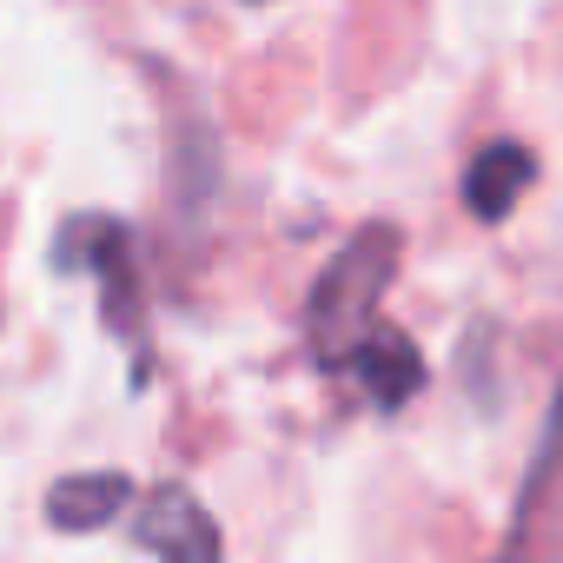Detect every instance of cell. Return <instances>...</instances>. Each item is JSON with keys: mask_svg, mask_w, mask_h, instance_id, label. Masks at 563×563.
Listing matches in <instances>:
<instances>
[{"mask_svg": "<svg viewBox=\"0 0 563 563\" xmlns=\"http://www.w3.org/2000/svg\"><path fill=\"white\" fill-rule=\"evenodd\" d=\"M133 497V484L120 471H93V477H60L54 497H47V517L60 530H93V523H113L120 504Z\"/></svg>", "mask_w": 563, "mask_h": 563, "instance_id": "277c9868", "label": "cell"}, {"mask_svg": "<svg viewBox=\"0 0 563 563\" xmlns=\"http://www.w3.org/2000/svg\"><path fill=\"white\" fill-rule=\"evenodd\" d=\"M352 372H358V385L372 391V405H405L418 385H424V365H418V352H411V339L405 332H391V325H378V332H365L358 345H352Z\"/></svg>", "mask_w": 563, "mask_h": 563, "instance_id": "3957f363", "label": "cell"}, {"mask_svg": "<svg viewBox=\"0 0 563 563\" xmlns=\"http://www.w3.org/2000/svg\"><path fill=\"white\" fill-rule=\"evenodd\" d=\"M523 186H530V153L523 146H484V159L464 173V206L477 219H504Z\"/></svg>", "mask_w": 563, "mask_h": 563, "instance_id": "5b68a950", "label": "cell"}, {"mask_svg": "<svg viewBox=\"0 0 563 563\" xmlns=\"http://www.w3.org/2000/svg\"><path fill=\"white\" fill-rule=\"evenodd\" d=\"M140 543L166 563H219V523L173 484L140 504Z\"/></svg>", "mask_w": 563, "mask_h": 563, "instance_id": "7a4b0ae2", "label": "cell"}, {"mask_svg": "<svg viewBox=\"0 0 563 563\" xmlns=\"http://www.w3.org/2000/svg\"><path fill=\"white\" fill-rule=\"evenodd\" d=\"M391 265H398V232H391V225L358 232V239L332 258V272L319 278V292H312V339H319L325 352H345V345L365 339L372 306H378V292H385Z\"/></svg>", "mask_w": 563, "mask_h": 563, "instance_id": "6da1fadb", "label": "cell"}]
</instances>
